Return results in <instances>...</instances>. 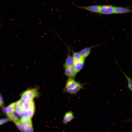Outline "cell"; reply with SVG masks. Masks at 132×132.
<instances>
[{
    "label": "cell",
    "instance_id": "18",
    "mask_svg": "<svg viewBox=\"0 0 132 132\" xmlns=\"http://www.w3.org/2000/svg\"><path fill=\"white\" fill-rule=\"evenodd\" d=\"M18 129L22 132H25V127L21 121H18L14 122Z\"/></svg>",
    "mask_w": 132,
    "mask_h": 132
},
{
    "label": "cell",
    "instance_id": "15",
    "mask_svg": "<svg viewBox=\"0 0 132 132\" xmlns=\"http://www.w3.org/2000/svg\"><path fill=\"white\" fill-rule=\"evenodd\" d=\"M31 100L24 101L21 107L23 111L26 110L30 108Z\"/></svg>",
    "mask_w": 132,
    "mask_h": 132
},
{
    "label": "cell",
    "instance_id": "7",
    "mask_svg": "<svg viewBox=\"0 0 132 132\" xmlns=\"http://www.w3.org/2000/svg\"><path fill=\"white\" fill-rule=\"evenodd\" d=\"M86 59L84 58L79 61L74 62L73 67L77 74L83 68Z\"/></svg>",
    "mask_w": 132,
    "mask_h": 132
},
{
    "label": "cell",
    "instance_id": "6",
    "mask_svg": "<svg viewBox=\"0 0 132 132\" xmlns=\"http://www.w3.org/2000/svg\"><path fill=\"white\" fill-rule=\"evenodd\" d=\"M64 74L66 76L74 79L77 73L73 67H67L64 68Z\"/></svg>",
    "mask_w": 132,
    "mask_h": 132
},
{
    "label": "cell",
    "instance_id": "3",
    "mask_svg": "<svg viewBox=\"0 0 132 132\" xmlns=\"http://www.w3.org/2000/svg\"><path fill=\"white\" fill-rule=\"evenodd\" d=\"M100 45H96L85 48L81 50L79 53L82 57L86 58L90 54L92 49Z\"/></svg>",
    "mask_w": 132,
    "mask_h": 132
},
{
    "label": "cell",
    "instance_id": "11",
    "mask_svg": "<svg viewBox=\"0 0 132 132\" xmlns=\"http://www.w3.org/2000/svg\"><path fill=\"white\" fill-rule=\"evenodd\" d=\"M83 88V85L79 83L78 84L73 88L70 89H66V92L70 94H75L80 89Z\"/></svg>",
    "mask_w": 132,
    "mask_h": 132
},
{
    "label": "cell",
    "instance_id": "16",
    "mask_svg": "<svg viewBox=\"0 0 132 132\" xmlns=\"http://www.w3.org/2000/svg\"><path fill=\"white\" fill-rule=\"evenodd\" d=\"M20 121L24 127L28 125L32 124V121L31 119H26L22 118L21 119Z\"/></svg>",
    "mask_w": 132,
    "mask_h": 132
},
{
    "label": "cell",
    "instance_id": "23",
    "mask_svg": "<svg viewBox=\"0 0 132 132\" xmlns=\"http://www.w3.org/2000/svg\"><path fill=\"white\" fill-rule=\"evenodd\" d=\"M3 100L1 95L0 94V106L2 105L3 104Z\"/></svg>",
    "mask_w": 132,
    "mask_h": 132
},
{
    "label": "cell",
    "instance_id": "2",
    "mask_svg": "<svg viewBox=\"0 0 132 132\" xmlns=\"http://www.w3.org/2000/svg\"><path fill=\"white\" fill-rule=\"evenodd\" d=\"M114 6L111 5L100 6L99 13L109 15L114 13Z\"/></svg>",
    "mask_w": 132,
    "mask_h": 132
},
{
    "label": "cell",
    "instance_id": "14",
    "mask_svg": "<svg viewBox=\"0 0 132 132\" xmlns=\"http://www.w3.org/2000/svg\"><path fill=\"white\" fill-rule=\"evenodd\" d=\"M72 51V56L74 62H77L81 60L83 58L79 54V52Z\"/></svg>",
    "mask_w": 132,
    "mask_h": 132
},
{
    "label": "cell",
    "instance_id": "20",
    "mask_svg": "<svg viewBox=\"0 0 132 132\" xmlns=\"http://www.w3.org/2000/svg\"><path fill=\"white\" fill-rule=\"evenodd\" d=\"M24 127L25 132H33L32 124L26 126Z\"/></svg>",
    "mask_w": 132,
    "mask_h": 132
},
{
    "label": "cell",
    "instance_id": "9",
    "mask_svg": "<svg viewBox=\"0 0 132 132\" xmlns=\"http://www.w3.org/2000/svg\"><path fill=\"white\" fill-rule=\"evenodd\" d=\"M74 118L72 112L71 111L66 112L65 115L63 120V123L66 125Z\"/></svg>",
    "mask_w": 132,
    "mask_h": 132
},
{
    "label": "cell",
    "instance_id": "4",
    "mask_svg": "<svg viewBox=\"0 0 132 132\" xmlns=\"http://www.w3.org/2000/svg\"><path fill=\"white\" fill-rule=\"evenodd\" d=\"M100 6L93 5L87 6H77V8L85 10L93 13H99Z\"/></svg>",
    "mask_w": 132,
    "mask_h": 132
},
{
    "label": "cell",
    "instance_id": "1",
    "mask_svg": "<svg viewBox=\"0 0 132 132\" xmlns=\"http://www.w3.org/2000/svg\"><path fill=\"white\" fill-rule=\"evenodd\" d=\"M39 94L36 88L28 89L23 92L21 95V99L25 101L33 99L38 96Z\"/></svg>",
    "mask_w": 132,
    "mask_h": 132
},
{
    "label": "cell",
    "instance_id": "5",
    "mask_svg": "<svg viewBox=\"0 0 132 132\" xmlns=\"http://www.w3.org/2000/svg\"><path fill=\"white\" fill-rule=\"evenodd\" d=\"M74 61L71 55L70 51L68 50L67 55L65 60L64 64L63 65L64 68L67 67H73Z\"/></svg>",
    "mask_w": 132,
    "mask_h": 132
},
{
    "label": "cell",
    "instance_id": "22",
    "mask_svg": "<svg viewBox=\"0 0 132 132\" xmlns=\"http://www.w3.org/2000/svg\"><path fill=\"white\" fill-rule=\"evenodd\" d=\"M10 120V119L8 118H5L0 119V125Z\"/></svg>",
    "mask_w": 132,
    "mask_h": 132
},
{
    "label": "cell",
    "instance_id": "17",
    "mask_svg": "<svg viewBox=\"0 0 132 132\" xmlns=\"http://www.w3.org/2000/svg\"><path fill=\"white\" fill-rule=\"evenodd\" d=\"M121 69V71L123 73L126 79L127 80L128 82V87L129 90L132 92V80L122 70L121 68L120 67Z\"/></svg>",
    "mask_w": 132,
    "mask_h": 132
},
{
    "label": "cell",
    "instance_id": "21",
    "mask_svg": "<svg viewBox=\"0 0 132 132\" xmlns=\"http://www.w3.org/2000/svg\"><path fill=\"white\" fill-rule=\"evenodd\" d=\"M22 118L26 119H31L30 118L29 115L27 110L23 111Z\"/></svg>",
    "mask_w": 132,
    "mask_h": 132
},
{
    "label": "cell",
    "instance_id": "10",
    "mask_svg": "<svg viewBox=\"0 0 132 132\" xmlns=\"http://www.w3.org/2000/svg\"><path fill=\"white\" fill-rule=\"evenodd\" d=\"M79 83L75 80L74 79L69 77L66 84L65 86L66 89H70L73 88L78 84Z\"/></svg>",
    "mask_w": 132,
    "mask_h": 132
},
{
    "label": "cell",
    "instance_id": "19",
    "mask_svg": "<svg viewBox=\"0 0 132 132\" xmlns=\"http://www.w3.org/2000/svg\"><path fill=\"white\" fill-rule=\"evenodd\" d=\"M15 110L16 113L20 116L22 117L23 111L22 108L19 106H16L15 107Z\"/></svg>",
    "mask_w": 132,
    "mask_h": 132
},
{
    "label": "cell",
    "instance_id": "8",
    "mask_svg": "<svg viewBox=\"0 0 132 132\" xmlns=\"http://www.w3.org/2000/svg\"><path fill=\"white\" fill-rule=\"evenodd\" d=\"M132 11V10L128 8L114 6V13L115 14L126 13H130Z\"/></svg>",
    "mask_w": 132,
    "mask_h": 132
},
{
    "label": "cell",
    "instance_id": "12",
    "mask_svg": "<svg viewBox=\"0 0 132 132\" xmlns=\"http://www.w3.org/2000/svg\"><path fill=\"white\" fill-rule=\"evenodd\" d=\"M15 102L11 103L6 108H5V112L7 115L11 114L15 111Z\"/></svg>",
    "mask_w": 132,
    "mask_h": 132
},
{
    "label": "cell",
    "instance_id": "13",
    "mask_svg": "<svg viewBox=\"0 0 132 132\" xmlns=\"http://www.w3.org/2000/svg\"><path fill=\"white\" fill-rule=\"evenodd\" d=\"M7 115L10 119L14 122L20 121L21 119L20 116L15 111L11 114Z\"/></svg>",
    "mask_w": 132,
    "mask_h": 132
}]
</instances>
